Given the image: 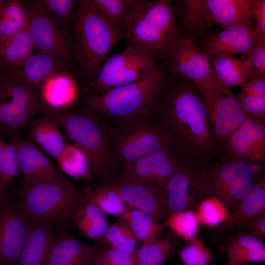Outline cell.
I'll use <instances>...</instances> for the list:
<instances>
[{
  "label": "cell",
  "instance_id": "cell-20",
  "mask_svg": "<svg viewBox=\"0 0 265 265\" xmlns=\"http://www.w3.org/2000/svg\"><path fill=\"white\" fill-rule=\"evenodd\" d=\"M264 41L257 36L255 26L238 25L225 28L210 36L205 44V52L210 59L220 53L247 56L256 44Z\"/></svg>",
  "mask_w": 265,
  "mask_h": 265
},
{
  "label": "cell",
  "instance_id": "cell-24",
  "mask_svg": "<svg viewBox=\"0 0 265 265\" xmlns=\"http://www.w3.org/2000/svg\"><path fill=\"white\" fill-rule=\"evenodd\" d=\"M55 118L50 112L32 121L29 125V141L47 155L56 159L62 152L66 141Z\"/></svg>",
  "mask_w": 265,
  "mask_h": 265
},
{
  "label": "cell",
  "instance_id": "cell-22",
  "mask_svg": "<svg viewBox=\"0 0 265 265\" xmlns=\"http://www.w3.org/2000/svg\"><path fill=\"white\" fill-rule=\"evenodd\" d=\"M97 250L70 235L61 234L53 236L48 265H94Z\"/></svg>",
  "mask_w": 265,
  "mask_h": 265
},
{
  "label": "cell",
  "instance_id": "cell-10",
  "mask_svg": "<svg viewBox=\"0 0 265 265\" xmlns=\"http://www.w3.org/2000/svg\"><path fill=\"white\" fill-rule=\"evenodd\" d=\"M159 66L145 52L129 45L105 61L92 82L90 94H100L142 79Z\"/></svg>",
  "mask_w": 265,
  "mask_h": 265
},
{
  "label": "cell",
  "instance_id": "cell-25",
  "mask_svg": "<svg viewBox=\"0 0 265 265\" xmlns=\"http://www.w3.org/2000/svg\"><path fill=\"white\" fill-rule=\"evenodd\" d=\"M65 65L48 54L32 53L20 66L11 72V75L21 81L38 88L53 75L65 70Z\"/></svg>",
  "mask_w": 265,
  "mask_h": 265
},
{
  "label": "cell",
  "instance_id": "cell-15",
  "mask_svg": "<svg viewBox=\"0 0 265 265\" xmlns=\"http://www.w3.org/2000/svg\"><path fill=\"white\" fill-rule=\"evenodd\" d=\"M184 164L183 156L175 148H171L138 160L119 176L151 184L164 191L169 179Z\"/></svg>",
  "mask_w": 265,
  "mask_h": 265
},
{
  "label": "cell",
  "instance_id": "cell-53",
  "mask_svg": "<svg viewBox=\"0 0 265 265\" xmlns=\"http://www.w3.org/2000/svg\"></svg>",
  "mask_w": 265,
  "mask_h": 265
},
{
  "label": "cell",
  "instance_id": "cell-43",
  "mask_svg": "<svg viewBox=\"0 0 265 265\" xmlns=\"http://www.w3.org/2000/svg\"><path fill=\"white\" fill-rule=\"evenodd\" d=\"M94 265H137L134 253L107 246L97 248Z\"/></svg>",
  "mask_w": 265,
  "mask_h": 265
},
{
  "label": "cell",
  "instance_id": "cell-35",
  "mask_svg": "<svg viewBox=\"0 0 265 265\" xmlns=\"http://www.w3.org/2000/svg\"><path fill=\"white\" fill-rule=\"evenodd\" d=\"M176 242L171 237H159L142 244L134 254L137 265H163L175 254Z\"/></svg>",
  "mask_w": 265,
  "mask_h": 265
},
{
  "label": "cell",
  "instance_id": "cell-2",
  "mask_svg": "<svg viewBox=\"0 0 265 265\" xmlns=\"http://www.w3.org/2000/svg\"><path fill=\"white\" fill-rule=\"evenodd\" d=\"M72 22L73 48L80 73L93 82L111 49L125 34L90 0H79Z\"/></svg>",
  "mask_w": 265,
  "mask_h": 265
},
{
  "label": "cell",
  "instance_id": "cell-11",
  "mask_svg": "<svg viewBox=\"0 0 265 265\" xmlns=\"http://www.w3.org/2000/svg\"><path fill=\"white\" fill-rule=\"evenodd\" d=\"M172 73L191 80L202 96L232 93L216 78L211 61L188 37H181L170 55Z\"/></svg>",
  "mask_w": 265,
  "mask_h": 265
},
{
  "label": "cell",
  "instance_id": "cell-31",
  "mask_svg": "<svg viewBox=\"0 0 265 265\" xmlns=\"http://www.w3.org/2000/svg\"><path fill=\"white\" fill-rule=\"evenodd\" d=\"M0 132V182L6 187L20 172L17 144L21 138L19 131L4 129Z\"/></svg>",
  "mask_w": 265,
  "mask_h": 265
},
{
  "label": "cell",
  "instance_id": "cell-32",
  "mask_svg": "<svg viewBox=\"0 0 265 265\" xmlns=\"http://www.w3.org/2000/svg\"><path fill=\"white\" fill-rule=\"evenodd\" d=\"M119 218L127 224L142 244L160 237L164 227L163 224L150 214L134 209L127 208Z\"/></svg>",
  "mask_w": 265,
  "mask_h": 265
},
{
  "label": "cell",
  "instance_id": "cell-52",
  "mask_svg": "<svg viewBox=\"0 0 265 265\" xmlns=\"http://www.w3.org/2000/svg\"><path fill=\"white\" fill-rule=\"evenodd\" d=\"M3 0H0V7L3 2Z\"/></svg>",
  "mask_w": 265,
  "mask_h": 265
},
{
  "label": "cell",
  "instance_id": "cell-28",
  "mask_svg": "<svg viewBox=\"0 0 265 265\" xmlns=\"http://www.w3.org/2000/svg\"><path fill=\"white\" fill-rule=\"evenodd\" d=\"M190 185L193 186L188 165L176 170L168 180L165 187L167 210L171 213L191 210L193 200L188 194Z\"/></svg>",
  "mask_w": 265,
  "mask_h": 265
},
{
  "label": "cell",
  "instance_id": "cell-33",
  "mask_svg": "<svg viewBox=\"0 0 265 265\" xmlns=\"http://www.w3.org/2000/svg\"><path fill=\"white\" fill-rule=\"evenodd\" d=\"M28 17L26 2L3 0L0 7V43L25 28Z\"/></svg>",
  "mask_w": 265,
  "mask_h": 265
},
{
  "label": "cell",
  "instance_id": "cell-37",
  "mask_svg": "<svg viewBox=\"0 0 265 265\" xmlns=\"http://www.w3.org/2000/svg\"><path fill=\"white\" fill-rule=\"evenodd\" d=\"M102 15L123 28L137 6L142 0H90Z\"/></svg>",
  "mask_w": 265,
  "mask_h": 265
},
{
  "label": "cell",
  "instance_id": "cell-44",
  "mask_svg": "<svg viewBox=\"0 0 265 265\" xmlns=\"http://www.w3.org/2000/svg\"><path fill=\"white\" fill-rule=\"evenodd\" d=\"M265 249L263 241L248 234H238L232 238L227 243L225 252L241 250H258Z\"/></svg>",
  "mask_w": 265,
  "mask_h": 265
},
{
  "label": "cell",
  "instance_id": "cell-4",
  "mask_svg": "<svg viewBox=\"0 0 265 265\" xmlns=\"http://www.w3.org/2000/svg\"><path fill=\"white\" fill-rule=\"evenodd\" d=\"M167 87L159 65L145 78L100 94L88 95L86 111L100 118L118 120L144 114H154Z\"/></svg>",
  "mask_w": 265,
  "mask_h": 265
},
{
  "label": "cell",
  "instance_id": "cell-40",
  "mask_svg": "<svg viewBox=\"0 0 265 265\" xmlns=\"http://www.w3.org/2000/svg\"><path fill=\"white\" fill-rule=\"evenodd\" d=\"M196 214L199 223L211 227L223 224L230 215L225 205L214 197L203 199L197 208Z\"/></svg>",
  "mask_w": 265,
  "mask_h": 265
},
{
  "label": "cell",
  "instance_id": "cell-3",
  "mask_svg": "<svg viewBox=\"0 0 265 265\" xmlns=\"http://www.w3.org/2000/svg\"><path fill=\"white\" fill-rule=\"evenodd\" d=\"M123 31L129 45L141 50L156 60L169 58L181 37L177 14L169 0H142Z\"/></svg>",
  "mask_w": 265,
  "mask_h": 265
},
{
  "label": "cell",
  "instance_id": "cell-23",
  "mask_svg": "<svg viewBox=\"0 0 265 265\" xmlns=\"http://www.w3.org/2000/svg\"><path fill=\"white\" fill-rule=\"evenodd\" d=\"M53 228L31 220L26 240L16 265H48Z\"/></svg>",
  "mask_w": 265,
  "mask_h": 265
},
{
  "label": "cell",
  "instance_id": "cell-46",
  "mask_svg": "<svg viewBox=\"0 0 265 265\" xmlns=\"http://www.w3.org/2000/svg\"><path fill=\"white\" fill-rule=\"evenodd\" d=\"M229 265H240L248 263L264 262L265 249L241 250L226 252Z\"/></svg>",
  "mask_w": 265,
  "mask_h": 265
},
{
  "label": "cell",
  "instance_id": "cell-21",
  "mask_svg": "<svg viewBox=\"0 0 265 265\" xmlns=\"http://www.w3.org/2000/svg\"><path fill=\"white\" fill-rule=\"evenodd\" d=\"M37 90L47 112L66 110L78 96L77 83L65 70L47 79Z\"/></svg>",
  "mask_w": 265,
  "mask_h": 265
},
{
  "label": "cell",
  "instance_id": "cell-42",
  "mask_svg": "<svg viewBox=\"0 0 265 265\" xmlns=\"http://www.w3.org/2000/svg\"><path fill=\"white\" fill-rule=\"evenodd\" d=\"M32 2L53 18L62 22H68L72 20L79 0H38Z\"/></svg>",
  "mask_w": 265,
  "mask_h": 265
},
{
  "label": "cell",
  "instance_id": "cell-19",
  "mask_svg": "<svg viewBox=\"0 0 265 265\" xmlns=\"http://www.w3.org/2000/svg\"><path fill=\"white\" fill-rule=\"evenodd\" d=\"M17 159L24 184L70 182L35 145L21 138L17 144Z\"/></svg>",
  "mask_w": 265,
  "mask_h": 265
},
{
  "label": "cell",
  "instance_id": "cell-36",
  "mask_svg": "<svg viewBox=\"0 0 265 265\" xmlns=\"http://www.w3.org/2000/svg\"><path fill=\"white\" fill-rule=\"evenodd\" d=\"M55 159L60 169L68 176L77 180L93 178L87 157L73 144L66 141L62 152Z\"/></svg>",
  "mask_w": 265,
  "mask_h": 265
},
{
  "label": "cell",
  "instance_id": "cell-48",
  "mask_svg": "<svg viewBox=\"0 0 265 265\" xmlns=\"http://www.w3.org/2000/svg\"><path fill=\"white\" fill-rule=\"evenodd\" d=\"M253 13L255 30L259 38L265 41V0H254Z\"/></svg>",
  "mask_w": 265,
  "mask_h": 265
},
{
  "label": "cell",
  "instance_id": "cell-12",
  "mask_svg": "<svg viewBox=\"0 0 265 265\" xmlns=\"http://www.w3.org/2000/svg\"><path fill=\"white\" fill-rule=\"evenodd\" d=\"M37 88L10 76L0 77V128L19 131L46 113Z\"/></svg>",
  "mask_w": 265,
  "mask_h": 265
},
{
  "label": "cell",
  "instance_id": "cell-49",
  "mask_svg": "<svg viewBox=\"0 0 265 265\" xmlns=\"http://www.w3.org/2000/svg\"><path fill=\"white\" fill-rule=\"evenodd\" d=\"M240 227H243L248 234L259 238L265 235V212H261L251 217Z\"/></svg>",
  "mask_w": 265,
  "mask_h": 265
},
{
  "label": "cell",
  "instance_id": "cell-50",
  "mask_svg": "<svg viewBox=\"0 0 265 265\" xmlns=\"http://www.w3.org/2000/svg\"><path fill=\"white\" fill-rule=\"evenodd\" d=\"M242 91L248 94L265 98V76H256L246 80L241 85Z\"/></svg>",
  "mask_w": 265,
  "mask_h": 265
},
{
  "label": "cell",
  "instance_id": "cell-30",
  "mask_svg": "<svg viewBox=\"0 0 265 265\" xmlns=\"http://www.w3.org/2000/svg\"><path fill=\"white\" fill-rule=\"evenodd\" d=\"M72 219L83 236L103 242L108 225L106 214L94 205L83 203Z\"/></svg>",
  "mask_w": 265,
  "mask_h": 265
},
{
  "label": "cell",
  "instance_id": "cell-18",
  "mask_svg": "<svg viewBox=\"0 0 265 265\" xmlns=\"http://www.w3.org/2000/svg\"><path fill=\"white\" fill-rule=\"evenodd\" d=\"M229 159L249 163L263 162L265 158V124L248 115L227 140L224 149Z\"/></svg>",
  "mask_w": 265,
  "mask_h": 265
},
{
  "label": "cell",
  "instance_id": "cell-51",
  "mask_svg": "<svg viewBox=\"0 0 265 265\" xmlns=\"http://www.w3.org/2000/svg\"><path fill=\"white\" fill-rule=\"evenodd\" d=\"M5 188V186L0 182V205L4 200L3 193Z\"/></svg>",
  "mask_w": 265,
  "mask_h": 265
},
{
  "label": "cell",
  "instance_id": "cell-38",
  "mask_svg": "<svg viewBox=\"0 0 265 265\" xmlns=\"http://www.w3.org/2000/svg\"><path fill=\"white\" fill-rule=\"evenodd\" d=\"M103 243L126 252L134 253L139 241L127 224L119 218L108 226Z\"/></svg>",
  "mask_w": 265,
  "mask_h": 265
},
{
  "label": "cell",
  "instance_id": "cell-13",
  "mask_svg": "<svg viewBox=\"0 0 265 265\" xmlns=\"http://www.w3.org/2000/svg\"><path fill=\"white\" fill-rule=\"evenodd\" d=\"M28 10L27 29L34 49L37 53L51 55L65 64L71 57L70 46L54 18L37 7L31 1L26 2Z\"/></svg>",
  "mask_w": 265,
  "mask_h": 265
},
{
  "label": "cell",
  "instance_id": "cell-8",
  "mask_svg": "<svg viewBox=\"0 0 265 265\" xmlns=\"http://www.w3.org/2000/svg\"><path fill=\"white\" fill-rule=\"evenodd\" d=\"M83 203L81 189L66 183L23 184L20 207L31 220L53 228L66 223Z\"/></svg>",
  "mask_w": 265,
  "mask_h": 265
},
{
  "label": "cell",
  "instance_id": "cell-9",
  "mask_svg": "<svg viewBox=\"0 0 265 265\" xmlns=\"http://www.w3.org/2000/svg\"><path fill=\"white\" fill-rule=\"evenodd\" d=\"M254 0H186L178 2L176 13L191 30L212 26L225 28L238 25L254 26Z\"/></svg>",
  "mask_w": 265,
  "mask_h": 265
},
{
  "label": "cell",
  "instance_id": "cell-34",
  "mask_svg": "<svg viewBox=\"0 0 265 265\" xmlns=\"http://www.w3.org/2000/svg\"><path fill=\"white\" fill-rule=\"evenodd\" d=\"M81 191L83 203L94 205L105 214L120 217L127 209L119 194L103 184L94 188L81 189Z\"/></svg>",
  "mask_w": 265,
  "mask_h": 265
},
{
  "label": "cell",
  "instance_id": "cell-5",
  "mask_svg": "<svg viewBox=\"0 0 265 265\" xmlns=\"http://www.w3.org/2000/svg\"><path fill=\"white\" fill-rule=\"evenodd\" d=\"M102 119L106 129L109 151L119 173L145 157L174 148L171 138L154 114L118 120Z\"/></svg>",
  "mask_w": 265,
  "mask_h": 265
},
{
  "label": "cell",
  "instance_id": "cell-45",
  "mask_svg": "<svg viewBox=\"0 0 265 265\" xmlns=\"http://www.w3.org/2000/svg\"><path fill=\"white\" fill-rule=\"evenodd\" d=\"M238 99L247 115L263 119L265 115V98L241 91Z\"/></svg>",
  "mask_w": 265,
  "mask_h": 265
},
{
  "label": "cell",
  "instance_id": "cell-6",
  "mask_svg": "<svg viewBox=\"0 0 265 265\" xmlns=\"http://www.w3.org/2000/svg\"><path fill=\"white\" fill-rule=\"evenodd\" d=\"M72 142L87 157L92 177L104 180L119 173L108 146L103 119L86 111L50 112Z\"/></svg>",
  "mask_w": 265,
  "mask_h": 265
},
{
  "label": "cell",
  "instance_id": "cell-39",
  "mask_svg": "<svg viewBox=\"0 0 265 265\" xmlns=\"http://www.w3.org/2000/svg\"><path fill=\"white\" fill-rule=\"evenodd\" d=\"M199 223L196 213L187 210L170 213L163 224L175 235L188 241L195 238Z\"/></svg>",
  "mask_w": 265,
  "mask_h": 265
},
{
  "label": "cell",
  "instance_id": "cell-26",
  "mask_svg": "<svg viewBox=\"0 0 265 265\" xmlns=\"http://www.w3.org/2000/svg\"><path fill=\"white\" fill-rule=\"evenodd\" d=\"M265 211V179L264 177L252 185L237 208L222 224L220 230L221 235H226L234 228L240 227L251 217Z\"/></svg>",
  "mask_w": 265,
  "mask_h": 265
},
{
  "label": "cell",
  "instance_id": "cell-16",
  "mask_svg": "<svg viewBox=\"0 0 265 265\" xmlns=\"http://www.w3.org/2000/svg\"><path fill=\"white\" fill-rule=\"evenodd\" d=\"M30 221L20 207L3 200L0 205V265H16Z\"/></svg>",
  "mask_w": 265,
  "mask_h": 265
},
{
  "label": "cell",
  "instance_id": "cell-41",
  "mask_svg": "<svg viewBox=\"0 0 265 265\" xmlns=\"http://www.w3.org/2000/svg\"><path fill=\"white\" fill-rule=\"evenodd\" d=\"M188 242L178 253L184 265H210L216 259L200 239L195 238Z\"/></svg>",
  "mask_w": 265,
  "mask_h": 265
},
{
  "label": "cell",
  "instance_id": "cell-27",
  "mask_svg": "<svg viewBox=\"0 0 265 265\" xmlns=\"http://www.w3.org/2000/svg\"><path fill=\"white\" fill-rule=\"evenodd\" d=\"M212 64L215 75L223 85L227 87L241 85L250 73V63L246 57L239 59L234 55L220 53L213 56Z\"/></svg>",
  "mask_w": 265,
  "mask_h": 265
},
{
  "label": "cell",
  "instance_id": "cell-1",
  "mask_svg": "<svg viewBox=\"0 0 265 265\" xmlns=\"http://www.w3.org/2000/svg\"><path fill=\"white\" fill-rule=\"evenodd\" d=\"M197 91L182 84L167 86L154 114L174 148L192 167L222 152L212 135L207 105Z\"/></svg>",
  "mask_w": 265,
  "mask_h": 265
},
{
  "label": "cell",
  "instance_id": "cell-47",
  "mask_svg": "<svg viewBox=\"0 0 265 265\" xmlns=\"http://www.w3.org/2000/svg\"><path fill=\"white\" fill-rule=\"evenodd\" d=\"M245 56L250 63V73H255L256 76H265V42L260 41L257 43L249 53Z\"/></svg>",
  "mask_w": 265,
  "mask_h": 265
},
{
  "label": "cell",
  "instance_id": "cell-7",
  "mask_svg": "<svg viewBox=\"0 0 265 265\" xmlns=\"http://www.w3.org/2000/svg\"><path fill=\"white\" fill-rule=\"evenodd\" d=\"M190 170L193 186L201 195L216 197L232 212L253 185L252 166L242 160H210Z\"/></svg>",
  "mask_w": 265,
  "mask_h": 265
},
{
  "label": "cell",
  "instance_id": "cell-17",
  "mask_svg": "<svg viewBox=\"0 0 265 265\" xmlns=\"http://www.w3.org/2000/svg\"><path fill=\"white\" fill-rule=\"evenodd\" d=\"M203 98L208 107L212 135L223 152L231 134L248 115L233 93H215Z\"/></svg>",
  "mask_w": 265,
  "mask_h": 265
},
{
  "label": "cell",
  "instance_id": "cell-14",
  "mask_svg": "<svg viewBox=\"0 0 265 265\" xmlns=\"http://www.w3.org/2000/svg\"><path fill=\"white\" fill-rule=\"evenodd\" d=\"M102 184L117 193L129 208L144 212L159 222L169 215L165 195L151 184L120 176L107 178Z\"/></svg>",
  "mask_w": 265,
  "mask_h": 265
},
{
  "label": "cell",
  "instance_id": "cell-29",
  "mask_svg": "<svg viewBox=\"0 0 265 265\" xmlns=\"http://www.w3.org/2000/svg\"><path fill=\"white\" fill-rule=\"evenodd\" d=\"M33 49V41L26 26L0 43V67L12 72L32 53Z\"/></svg>",
  "mask_w": 265,
  "mask_h": 265
}]
</instances>
